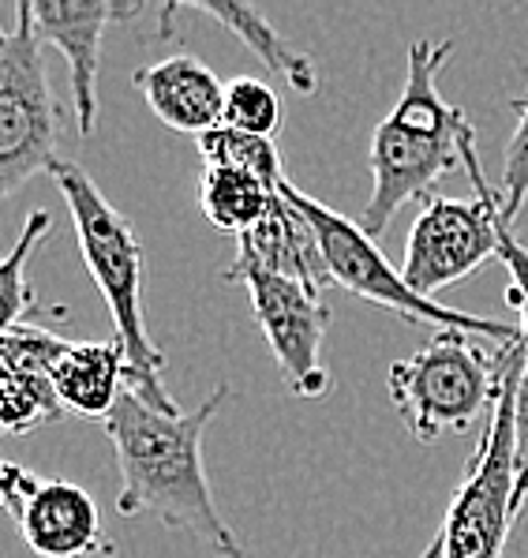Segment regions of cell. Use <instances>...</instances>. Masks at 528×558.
I'll return each mask as SVG.
<instances>
[{"instance_id": "cell-1", "label": "cell", "mask_w": 528, "mask_h": 558, "mask_svg": "<svg viewBox=\"0 0 528 558\" xmlns=\"http://www.w3.org/2000/svg\"><path fill=\"white\" fill-rule=\"evenodd\" d=\"M233 401L225 383L192 412H161L127 386L106 420V435L116 453V510L124 518H158L165 529L187 532L210 547L214 558H248L241 536L221 518L202 465V435L214 416Z\"/></svg>"}, {"instance_id": "cell-2", "label": "cell", "mask_w": 528, "mask_h": 558, "mask_svg": "<svg viewBox=\"0 0 528 558\" xmlns=\"http://www.w3.org/2000/svg\"><path fill=\"white\" fill-rule=\"evenodd\" d=\"M454 53V41L420 38L408 46V75L397 106L379 120L371 135V199L360 214V229L379 240L390 229L405 203L431 195L435 180L462 166L465 135L472 120L450 106L439 94L435 80Z\"/></svg>"}, {"instance_id": "cell-3", "label": "cell", "mask_w": 528, "mask_h": 558, "mask_svg": "<svg viewBox=\"0 0 528 558\" xmlns=\"http://www.w3.org/2000/svg\"><path fill=\"white\" fill-rule=\"evenodd\" d=\"M49 177H53L57 192L64 195L67 210H72L83 263H87L94 286H98L109 315H113L116 338H121L127 353V386L155 409L176 416L181 409L161 383L165 356L150 341L147 319H143V244L135 236L132 221L106 199V192L75 161H57Z\"/></svg>"}, {"instance_id": "cell-4", "label": "cell", "mask_w": 528, "mask_h": 558, "mask_svg": "<svg viewBox=\"0 0 528 558\" xmlns=\"http://www.w3.org/2000/svg\"><path fill=\"white\" fill-rule=\"evenodd\" d=\"M499 356V393L483 420V439L450 499L439 544L442 558H502L509 532L517 525V432L514 405L517 383L528 364L521 338L495 349Z\"/></svg>"}, {"instance_id": "cell-5", "label": "cell", "mask_w": 528, "mask_h": 558, "mask_svg": "<svg viewBox=\"0 0 528 558\" xmlns=\"http://www.w3.org/2000/svg\"><path fill=\"white\" fill-rule=\"evenodd\" d=\"M281 192H285V199L311 221L322 255H327L330 281L342 286L345 293L368 300L374 307H386V312H394L397 319H405L413 326L457 330V333H468V338H488V341H495V345H509V341L521 338V330L509 323L483 319V315H472V312H457V307H446V304H439V300L420 296L405 281V274L397 270V266H390L386 255L379 252V244L364 233L360 221L345 218V214L330 210L327 203L311 199L293 180H285Z\"/></svg>"}, {"instance_id": "cell-6", "label": "cell", "mask_w": 528, "mask_h": 558, "mask_svg": "<svg viewBox=\"0 0 528 558\" xmlns=\"http://www.w3.org/2000/svg\"><path fill=\"white\" fill-rule=\"evenodd\" d=\"M495 349L483 353L480 338L435 330L428 345L390 367V401L416 442L428 446L450 432H468L488 416L499 393Z\"/></svg>"}, {"instance_id": "cell-7", "label": "cell", "mask_w": 528, "mask_h": 558, "mask_svg": "<svg viewBox=\"0 0 528 558\" xmlns=\"http://www.w3.org/2000/svg\"><path fill=\"white\" fill-rule=\"evenodd\" d=\"M61 106L49 90L46 41L34 27L30 0L15 4V23L0 34V195H15L30 177L57 166Z\"/></svg>"}, {"instance_id": "cell-8", "label": "cell", "mask_w": 528, "mask_h": 558, "mask_svg": "<svg viewBox=\"0 0 528 558\" xmlns=\"http://www.w3.org/2000/svg\"><path fill=\"white\" fill-rule=\"evenodd\" d=\"M462 166L472 180L476 199H446V195H428L423 210L416 214L413 229H408L405 281L420 296L435 300L439 289L465 281L488 259H499V233H495V206L499 187L491 184L480 166V150H476V128L465 135Z\"/></svg>"}, {"instance_id": "cell-9", "label": "cell", "mask_w": 528, "mask_h": 558, "mask_svg": "<svg viewBox=\"0 0 528 558\" xmlns=\"http://www.w3.org/2000/svg\"><path fill=\"white\" fill-rule=\"evenodd\" d=\"M236 286L248 289L285 390L293 398H322L334 390V375L322 364V338L334 323V312L322 293L278 274H248Z\"/></svg>"}, {"instance_id": "cell-10", "label": "cell", "mask_w": 528, "mask_h": 558, "mask_svg": "<svg viewBox=\"0 0 528 558\" xmlns=\"http://www.w3.org/2000/svg\"><path fill=\"white\" fill-rule=\"evenodd\" d=\"M0 495L23 544L38 558H113L98 502L72 480H49L4 461Z\"/></svg>"}, {"instance_id": "cell-11", "label": "cell", "mask_w": 528, "mask_h": 558, "mask_svg": "<svg viewBox=\"0 0 528 558\" xmlns=\"http://www.w3.org/2000/svg\"><path fill=\"white\" fill-rule=\"evenodd\" d=\"M139 4H113V0H90V4H67V0H30L34 27L41 41L61 49L67 60V80H72V101L79 132L94 135L98 128V68H101V41L109 23L139 15Z\"/></svg>"}, {"instance_id": "cell-12", "label": "cell", "mask_w": 528, "mask_h": 558, "mask_svg": "<svg viewBox=\"0 0 528 558\" xmlns=\"http://www.w3.org/2000/svg\"><path fill=\"white\" fill-rule=\"evenodd\" d=\"M57 341L61 333L34 323L0 333V424L8 435H30L64 416L57 386L49 379Z\"/></svg>"}, {"instance_id": "cell-13", "label": "cell", "mask_w": 528, "mask_h": 558, "mask_svg": "<svg viewBox=\"0 0 528 558\" xmlns=\"http://www.w3.org/2000/svg\"><path fill=\"white\" fill-rule=\"evenodd\" d=\"M248 274H278V278L304 281L315 293H327V255H322L311 221L285 199V192H278L270 214L251 233L236 240V255L225 266V281L236 286Z\"/></svg>"}, {"instance_id": "cell-14", "label": "cell", "mask_w": 528, "mask_h": 558, "mask_svg": "<svg viewBox=\"0 0 528 558\" xmlns=\"http://www.w3.org/2000/svg\"><path fill=\"white\" fill-rule=\"evenodd\" d=\"M135 87L161 124L202 140L225 124V87L199 57H165L135 72Z\"/></svg>"}, {"instance_id": "cell-15", "label": "cell", "mask_w": 528, "mask_h": 558, "mask_svg": "<svg viewBox=\"0 0 528 558\" xmlns=\"http://www.w3.org/2000/svg\"><path fill=\"white\" fill-rule=\"evenodd\" d=\"M49 379L57 386L64 412L101 420L116 409L127 390V353L121 338L109 341H67L61 338L49 356Z\"/></svg>"}, {"instance_id": "cell-16", "label": "cell", "mask_w": 528, "mask_h": 558, "mask_svg": "<svg viewBox=\"0 0 528 558\" xmlns=\"http://www.w3.org/2000/svg\"><path fill=\"white\" fill-rule=\"evenodd\" d=\"M176 12H199V15H207V20L221 23V27L229 34H236V38L251 49L262 68H270L274 75H281L296 94L319 90V68H315V60L288 46L259 8H251V4H195V0H187V4H176Z\"/></svg>"}, {"instance_id": "cell-17", "label": "cell", "mask_w": 528, "mask_h": 558, "mask_svg": "<svg viewBox=\"0 0 528 558\" xmlns=\"http://www.w3.org/2000/svg\"><path fill=\"white\" fill-rule=\"evenodd\" d=\"M281 187H270L267 180L229 166H202L199 173V210L221 233H233L241 240L251 233L270 214Z\"/></svg>"}, {"instance_id": "cell-18", "label": "cell", "mask_w": 528, "mask_h": 558, "mask_svg": "<svg viewBox=\"0 0 528 558\" xmlns=\"http://www.w3.org/2000/svg\"><path fill=\"white\" fill-rule=\"evenodd\" d=\"M53 229L49 210H30L23 221V233L8 259L0 263V312H4V330L20 323H30V312H38V293L30 286V255L41 247V240Z\"/></svg>"}, {"instance_id": "cell-19", "label": "cell", "mask_w": 528, "mask_h": 558, "mask_svg": "<svg viewBox=\"0 0 528 558\" xmlns=\"http://www.w3.org/2000/svg\"><path fill=\"white\" fill-rule=\"evenodd\" d=\"M202 166H229V169H244V173L267 180L270 187L285 184V169H281V154L274 147V140H259V135L236 132V128H214L199 140Z\"/></svg>"}, {"instance_id": "cell-20", "label": "cell", "mask_w": 528, "mask_h": 558, "mask_svg": "<svg viewBox=\"0 0 528 558\" xmlns=\"http://www.w3.org/2000/svg\"><path fill=\"white\" fill-rule=\"evenodd\" d=\"M281 120H285V109H281L278 90H270L267 83L244 75L225 87V128L274 140L281 132Z\"/></svg>"}, {"instance_id": "cell-21", "label": "cell", "mask_w": 528, "mask_h": 558, "mask_svg": "<svg viewBox=\"0 0 528 558\" xmlns=\"http://www.w3.org/2000/svg\"><path fill=\"white\" fill-rule=\"evenodd\" d=\"M499 195H502V210H506V218L517 226V218H521V210L528 203V94L517 101V128L506 143Z\"/></svg>"}, {"instance_id": "cell-22", "label": "cell", "mask_w": 528, "mask_h": 558, "mask_svg": "<svg viewBox=\"0 0 528 558\" xmlns=\"http://www.w3.org/2000/svg\"><path fill=\"white\" fill-rule=\"evenodd\" d=\"M495 233H499V259L509 270L506 300L517 307V330H521V345L528 356V247L517 240V229L506 218V210H502V199L495 206Z\"/></svg>"}, {"instance_id": "cell-23", "label": "cell", "mask_w": 528, "mask_h": 558, "mask_svg": "<svg viewBox=\"0 0 528 558\" xmlns=\"http://www.w3.org/2000/svg\"><path fill=\"white\" fill-rule=\"evenodd\" d=\"M514 432H517V513L528 502V364L517 383V405H514Z\"/></svg>"}, {"instance_id": "cell-24", "label": "cell", "mask_w": 528, "mask_h": 558, "mask_svg": "<svg viewBox=\"0 0 528 558\" xmlns=\"http://www.w3.org/2000/svg\"><path fill=\"white\" fill-rule=\"evenodd\" d=\"M420 558H442V544H439V536L431 539V544H428V551H423Z\"/></svg>"}]
</instances>
